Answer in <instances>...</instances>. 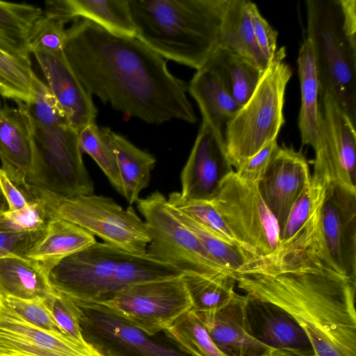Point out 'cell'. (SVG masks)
I'll return each mask as SVG.
<instances>
[{
  "label": "cell",
  "instance_id": "6da1fadb",
  "mask_svg": "<svg viewBox=\"0 0 356 356\" xmlns=\"http://www.w3.org/2000/svg\"><path fill=\"white\" fill-rule=\"evenodd\" d=\"M318 208L271 253L233 273L244 294L289 314L316 356H356V280L341 273L324 243Z\"/></svg>",
  "mask_w": 356,
  "mask_h": 356
},
{
  "label": "cell",
  "instance_id": "7a4b0ae2",
  "mask_svg": "<svg viewBox=\"0 0 356 356\" xmlns=\"http://www.w3.org/2000/svg\"><path fill=\"white\" fill-rule=\"evenodd\" d=\"M66 33L65 56L91 95L147 123L196 122L188 83L138 38L113 34L85 19H76Z\"/></svg>",
  "mask_w": 356,
  "mask_h": 356
},
{
  "label": "cell",
  "instance_id": "3957f363",
  "mask_svg": "<svg viewBox=\"0 0 356 356\" xmlns=\"http://www.w3.org/2000/svg\"><path fill=\"white\" fill-rule=\"evenodd\" d=\"M136 38L164 59L198 70L218 47L227 0H128Z\"/></svg>",
  "mask_w": 356,
  "mask_h": 356
},
{
  "label": "cell",
  "instance_id": "277c9868",
  "mask_svg": "<svg viewBox=\"0 0 356 356\" xmlns=\"http://www.w3.org/2000/svg\"><path fill=\"white\" fill-rule=\"evenodd\" d=\"M155 275L147 255L99 242L62 259L47 271L55 291L82 302L103 300L127 286L152 281Z\"/></svg>",
  "mask_w": 356,
  "mask_h": 356
},
{
  "label": "cell",
  "instance_id": "5b68a950",
  "mask_svg": "<svg viewBox=\"0 0 356 356\" xmlns=\"http://www.w3.org/2000/svg\"><path fill=\"white\" fill-rule=\"evenodd\" d=\"M306 9L319 97L330 94L356 124V35L345 29L339 0H308Z\"/></svg>",
  "mask_w": 356,
  "mask_h": 356
},
{
  "label": "cell",
  "instance_id": "8992f818",
  "mask_svg": "<svg viewBox=\"0 0 356 356\" xmlns=\"http://www.w3.org/2000/svg\"><path fill=\"white\" fill-rule=\"evenodd\" d=\"M285 56V47L277 50L251 97L225 124V144L235 170L276 140L284 124L285 90L293 74Z\"/></svg>",
  "mask_w": 356,
  "mask_h": 356
},
{
  "label": "cell",
  "instance_id": "52a82bcc",
  "mask_svg": "<svg viewBox=\"0 0 356 356\" xmlns=\"http://www.w3.org/2000/svg\"><path fill=\"white\" fill-rule=\"evenodd\" d=\"M54 218L73 222L108 243L127 252L147 253L150 235L131 207L124 209L113 199L102 195L61 198L35 188Z\"/></svg>",
  "mask_w": 356,
  "mask_h": 356
},
{
  "label": "cell",
  "instance_id": "ba28073f",
  "mask_svg": "<svg viewBox=\"0 0 356 356\" xmlns=\"http://www.w3.org/2000/svg\"><path fill=\"white\" fill-rule=\"evenodd\" d=\"M31 126L34 159L27 184L61 198L92 195L94 184L83 161L79 133L68 124Z\"/></svg>",
  "mask_w": 356,
  "mask_h": 356
},
{
  "label": "cell",
  "instance_id": "9c48e42d",
  "mask_svg": "<svg viewBox=\"0 0 356 356\" xmlns=\"http://www.w3.org/2000/svg\"><path fill=\"white\" fill-rule=\"evenodd\" d=\"M211 202L237 243L251 255L268 254L280 244L279 225L258 184L245 181L234 170L221 181Z\"/></svg>",
  "mask_w": 356,
  "mask_h": 356
},
{
  "label": "cell",
  "instance_id": "30bf717a",
  "mask_svg": "<svg viewBox=\"0 0 356 356\" xmlns=\"http://www.w3.org/2000/svg\"><path fill=\"white\" fill-rule=\"evenodd\" d=\"M136 203L150 235L147 253L151 257L174 266L184 274L230 273L172 213L162 193L155 191L145 198H139Z\"/></svg>",
  "mask_w": 356,
  "mask_h": 356
},
{
  "label": "cell",
  "instance_id": "8fae6325",
  "mask_svg": "<svg viewBox=\"0 0 356 356\" xmlns=\"http://www.w3.org/2000/svg\"><path fill=\"white\" fill-rule=\"evenodd\" d=\"M91 303L103 307L150 337L164 331L192 308L181 276L131 285Z\"/></svg>",
  "mask_w": 356,
  "mask_h": 356
},
{
  "label": "cell",
  "instance_id": "7c38bea8",
  "mask_svg": "<svg viewBox=\"0 0 356 356\" xmlns=\"http://www.w3.org/2000/svg\"><path fill=\"white\" fill-rule=\"evenodd\" d=\"M320 136L315 147L312 176L326 186L337 184L356 191V124L327 93L319 97Z\"/></svg>",
  "mask_w": 356,
  "mask_h": 356
},
{
  "label": "cell",
  "instance_id": "4fadbf2b",
  "mask_svg": "<svg viewBox=\"0 0 356 356\" xmlns=\"http://www.w3.org/2000/svg\"><path fill=\"white\" fill-rule=\"evenodd\" d=\"M74 302L84 340L102 356H191L159 343L97 304Z\"/></svg>",
  "mask_w": 356,
  "mask_h": 356
},
{
  "label": "cell",
  "instance_id": "5bb4252c",
  "mask_svg": "<svg viewBox=\"0 0 356 356\" xmlns=\"http://www.w3.org/2000/svg\"><path fill=\"white\" fill-rule=\"evenodd\" d=\"M234 168L228 158L222 131L202 120L181 173V197L211 201L221 181Z\"/></svg>",
  "mask_w": 356,
  "mask_h": 356
},
{
  "label": "cell",
  "instance_id": "9a60e30c",
  "mask_svg": "<svg viewBox=\"0 0 356 356\" xmlns=\"http://www.w3.org/2000/svg\"><path fill=\"white\" fill-rule=\"evenodd\" d=\"M0 356H102L88 343L35 327L0 297Z\"/></svg>",
  "mask_w": 356,
  "mask_h": 356
},
{
  "label": "cell",
  "instance_id": "2e32d148",
  "mask_svg": "<svg viewBox=\"0 0 356 356\" xmlns=\"http://www.w3.org/2000/svg\"><path fill=\"white\" fill-rule=\"evenodd\" d=\"M320 224L332 261L341 273L356 280V191L337 184L327 186Z\"/></svg>",
  "mask_w": 356,
  "mask_h": 356
},
{
  "label": "cell",
  "instance_id": "e0dca14e",
  "mask_svg": "<svg viewBox=\"0 0 356 356\" xmlns=\"http://www.w3.org/2000/svg\"><path fill=\"white\" fill-rule=\"evenodd\" d=\"M310 177L308 163L300 151L279 147L258 186L280 231Z\"/></svg>",
  "mask_w": 356,
  "mask_h": 356
},
{
  "label": "cell",
  "instance_id": "ac0fdd59",
  "mask_svg": "<svg viewBox=\"0 0 356 356\" xmlns=\"http://www.w3.org/2000/svg\"><path fill=\"white\" fill-rule=\"evenodd\" d=\"M31 54L36 58L47 85L70 126L79 133L88 124L95 122L97 109L92 95L71 69L63 51L52 53L35 50Z\"/></svg>",
  "mask_w": 356,
  "mask_h": 356
},
{
  "label": "cell",
  "instance_id": "d6986e66",
  "mask_svg": "<svg viewBox=\"0 0 356 356\" xmlns=\"http://www.w3.org/2000/svg\"><path fill=\"white\" fill-rule=\"evenodd\" d=\"M245 296L246 327L254 338L273 351L315 355L307 336L289 314L271 303Z\"/></svg>",
  "mask_w": 356,
  "mask_h": 356
},
{
  "label": "cell",
  "instance_id": "ffe728a7",
  "mask_svg": "<svg viewBox=\"0 0 356 356\" xmlns=\"http://www.w3.org/2000/svg\"><path fill=\"white\" fill-rule=\"evenodd\" d=\"M34 159L31 122L19 107L0 106L1 168L20 188L26 189Z\"/></svg>",
  "mask_w": 356,
  "mask_h": 356
},
{
  "label": "cell",
  "instance_id": "44dd1931",
  "mask_svg": "<svg viewBox=\"0 0 356 356\" xmlns=\"http://www.w3.org/2000/svg\"><path fill=\"white\" fill-rule=\"evenodd\" d=\"M245 301V296L236 293L220 309L197 314L216 345L227 356H261L273 350L249 333Z\"/></svg>",
  "mask_w": 356,
  "mask_h": 356
},
{
  "label": "cell",
  "instance_id": "7402d4cb",
  "mask_svg": "<svg viewBox=\"0 0 356 356\" xmlns=\"http://www.w3.org/2000/svg\"><path fill=\"white\" fill-rule=\"evenodd\" d=\"M44 5V15L66 23L85 19L113 34L136 37L128 0H50Z\"/></svg>",
  "mask_w": 356,
  "mask_h": 356
},
{
  "label": "cell",
  "instance_id": "603a6c76",
  "mask_svg": "<svg viewBox=\"0 0 356 356\" xmlns=\"http://www.w3.org/2000/svg\"><path fill=\"white\" fill-rule=\"evenodd\" d=\"M188 92L197 102L202 120L222 131L241 107L209 63L196 70L188 84Z\"/></svg>",
  "mask_w": 356,
  "mask_h": 356
},
{
  "label": "cell",
  "instance_id": "cb8c5ba5",
  "mask_svg": "<svg viewBox=\"0 0 356 356\" xmlns=\"http://www.w3.org/2000/svg\"><path fill=\"white\" fill-rule=\"evenodd\" d=\"M92 234L68 220L53 218L42 238L29 251L26 258L38 263L44 270L56 262L96 243Z\"/></svg>",
  "mask_w": 356,
  "mask_h": 356
},
{
  "label": "cell",
  "instance_id": "d4e9b609",
  "mask_svg": "<svg viewBox=\"0 0 356 356\" xmlns=\"http://www.w3.org/2000/svg\"><path fill=\"white\" fill-rule=\"evenodd\" d=\"M99 129L115 155L122 187V195L132 204L139 199L140 191L147 187L156 159L110 128L101 127Z\"/></svg>",
  "mask_w": 356,
  "mask_h": 356
},
{
  "label": "cell",
  "instance_id": "484cf974",
  "mask_svg": "<svg viewBox=\"0 0 356 356\" xmlns=\"http://www.w3.org/2000/svg\"><path fill=\"white\" fill-rule=\"evenodd\" d=\"M297 62L301 92L298 118L301 142L302 145H310L314 149L320 136L321 113L319 81L313 47L307 38L301 44Z\"/></svg>",
  "mask_w": 356,
  "mask_h": 356
},
{
  "label": "cell",
  "instance_id": "4316f807",
  "mask_svg": "<svg viewBox=\"0 0 356 356\" xmlns=\"http://www.w3.org/2000/svg\"><path fill=\"white\" fill-rule=\"evenodd\" d=\"M54 293L36 261L15 255L0 258V297L45 300Z\"/></svg>",
  "mask_w": 356,
  "mask_h": 356
},
{
  "label": "cell",
  "instance_id": "83f0119b",
  "mask_svg": "<svg viewBox=\"0 0 356 356\" xmlns=\"http://www.w3.org/2000/svg\"><path fill=\"white\" fill-rule=\"evenodd\" d=\"M248 0H227L218 48L237 54L265 70L269 63L257 43Z\"/></svg>",
  "mask_w": 356,
  "mask_h": 356
},
{
  "label": "cell",
  "instance_id": "f1b7e54d",
  "mask_svg": "<svg viewBox=\"0 0 356 356\" xmlns=\"http://www.w3.org/2000/svg\"><path fill=\"white\" fill-rule=\"evenodd\" d=\"M43 11L35 5L0 1V49L30 58V37Z\"/></svg>",
  "mask_w": 356,
  "mask_h": 356
},
{
  "label": "cell",
  "instance_id": "f546056e",
  "mask_svg": "<svg viewBox=\"0 0 356 356\" xmlns=\"http://www.w3.org/2000/svg\"><path fill=\"white\" fill-rule=\"evenodd\" d=\"M207 63L216 70L240 106L251 97L264 71L251 61L220 48L216 49Z\"/></svg>",
  "mask_w": 356,
  "mask_h": 356
},
{
  "label": "cell",
  "instance_id": "4dcf8cb0",
  "mask_svg": "<svg viewBox=\"0 0 356 356\" xmlns=\"http://www.w3.org/2000/svg\"><path fill=\"white\" fill-rule=\"evenodd\" d=\"M182 280L192 302L191 310L197 314L216 311L228 304L236 293L232 274H184Z\"/></svg>",
  "mask_w": 356,
  "mask_h": 356
},
{
  "label": "cell",
  "instance_id": "1f68e13d",
  "mask_svg": "<svg viewBox=\"0 0 356 356\" xmlns=\"http://www.w3.org/2000/svg\"><path fill=\"white\" fill-rule=\"evenodd\" d=\"M168 205L172 213L191 231L211 256L232 275L254 257L240 245L207 229L169 204Z\"/></svg>",
  "mask_w": 356,
  "mask_h": 356
},
{
  "label": "cell",
  "instance_id": "d6a6232c",
  "mask_svg": "<svg viewBox=\"0 0 356 356\" xmlns=\"http://www.w3.org/2000/svg\"><path fill=\"white\" fill-rule=\"evenodd\" d=\"M164 332L178 349L191 356H227L216 345L198 314L191 309Z\"/></svg>",
  "mask_w": 356,
  "mask_h": 356
},
{
  "label": "cell",
  "instance_id": "836d02e7",
  "mask_svg": "<svg viewBox=\"0 0 356 356\" xmlns=\"http://www.w3.org/2000/svg\"><path fill=\"white\" fill-rule=\"evenodd\" d=\"M35 74L30 58L18 57L0 49L1 96L17 103L30 102Z\"/></svg>",
  "mask_w": 356,
  "mask_h": 356
},
{
  "label": "cell",
  "instance_id": "e575fe53",
  "mask_svg": "<svg viewBox=\"0 0 356 356\" xmlns=\"http://www.w3.org/2000/svg\"><path fill=\"white\" fill-rule=\"evenodd\" d=\"M78 141L81 152L88 154L96 162L112 186L122 195V187L115 155L95 122L79 132Z\"/></svg>",
  "mask_w": 356,
  "mask_h": 356
},
{
  "label": "cell",
  "instance_id": "d590c367",
  "mask_svg": "<svg viewBox=\"0 0 356 356\" xmlns=\"http://www.w3.org/2000/svg\"><path fill=\"white\" fill-rule=\"evenodd\" d=\"M32 125L49 127L68 124L54 96L47 83L36 74L33 80V96L27 103H17Z\"/></svg>",
  "mask_w": 356,
  "mask_h": 356
},
{
  "label": "cell",
  "instance_id": "8d00e7d4",
  "mask_svg": "<svg viewBox=\"0 0 356 356\" xmlns=\"http://www.w3.org/2000/svg\"><path fill=\"white\" fill-rule=\"evenodd\" d=\"M326 185L321 179L311 175L310 179L293 205L284 227L280 231V240L285 241L294 235L322 205Z\"/></svg>",
  "mask_w": 356,
  "mask_h": 356
},
{
  "label": "cell",
  "instance_id": "74e56055",
  "mask_svg": "<svg viewBox=\"0 0 356 356\" xmlns=\"http://www.w3.org/2000/svg\"><path fill=\"white\" fill-rule=\"evenodd\" d=\"M35 197L16 211H4L0 216V231L34 232L45 229L54 218L44 200L33 187Z\"/></svg>",
  "mask_w": 356,
  "mask_h": 356
},
{
  "label": "cell",
  "instance_id": "f35d334b",
  "mask_svg": "<svg viewBox=\"0 0 356 356\" xmlns=\"http://www.w3.org/2000/svg\"><path fill=\"white\" fill-rule=\"evenodd\" d=\"M167 200L171 207L207 229L238 244L211 201L186 200L181 197L179 192L171 193Z\"/></svg>",
  "mask_w": 356,
  "mask_h": 356
},
{
  "label": "cell",
  "instance_id": "ab89813d",
  "mask_svg": "<svg viewBox=\"0 0 356 356\" xmlns=\"http://www.w3.org/2000/svg\"><path fill=\"white\" fill-rule=\"evenodd\" d=\"M66 24L43 14L36 22L31 34V54L35 50L52 53L63 51L67 38Z\"/></svg>",
  "mask_w": 356,
  "mask_h": 356
},
{
  "label": "cell",
  "instance_id": "60d3db41",
  "mask_svg": "<svg viewBox=\"0 0 356 356\" xmlns=\"http://www.w3.org/2000/svg\"><path fill=\"white\" fill-rule=\"evenodd\" d=\"M44 300L54 321L66 335L78 341L87 343L82 335L78 307L72 299L55 291Z\"/></svg>",
  "mask_w": 356,
  "mask_h": 356
},
{
  "label": "cell",
  "instance_id": "b9f144b4",
  "mask_svg": "<svg viewBox=\"0 0 356 356\" xmlns=\"http://www.w3.org/2000/svg\"><path fill=\"white\" fill-rule=\"evenodd\" d=\"M4 300L15 312L31 325L48 332L66 335L54 321L44 300L13 297H7Z\"/></svg>",
  "mask_w": 356,
  "mask_h": 356
},
{
  "label": "cell",
  "instance_id": "7bdbcfd3",
  "mask_svg": "<svg viewBox=\"0 0 356 356\" xmlns=\"http://www.w3.org/2000/svg\"><path fill=\"white\" fill-rule=\"evenodd\" d=\"M279 147L277 139L270 141L258 152L242 163L234 170L235 172L245 181L259 184Z\"/></svg>",
  "mask_w": 356,
  "mask_h": 356
},
{
  "label": "cell",
  "instance_id": "ee69618b",
  "mask_svg": "<svg viewBox=\"0 0 356 356\" xmlns=\"http://www.w3.org/2000/svg\"><path fill=\"white\" fill-rule=\"evenodd\" d=\"M45 230L0 231V258L12 255L26 258L29 251L42 238Z\"/></svg>",
  "mask_w": 356,
  "mask_h": 356
},
{
  "label": "cell",
  "instance_id": "f6af8a7d",
  "mask_svg": "<svg viewBox=\"0 0 356 356\" xmlns=\"http://www.w3.org/2000/svg\"><path fill=\"white\" fill-rule=\"evenodd\" d=\"M248 10L257 43L266 59L270 63L277 51L278 33L261 15L257 5L250 1L248 3Z\"/></svg>",
  "mask_w": 356,
  "mask_h": 356
},
{
  "label": "cell",
  "instance_id": "bcb514c9",
  "mask_svg": "<svg viewBox=\"0 0 356 356\" xmlns=\"http://www.w3.org/2000/svg\"><path fill=\"white\" fill-rule=\"evenodd\" d=\"M0 191L6 201L9 211L22 209L29 204V199L24 191L11 180L1 168H0Z\"/></svg>",
  "mask_w": 356,
  "mask_h": 356
},
{
  "label": "cell",
  "instance_id": "7dc6e473",
  "mask_svg": "<svg viewBox=\"0 0 356 356\" xmlns=\"http://www.w3.org/2000/svg\"><path fill=\"white\" fill-rule=\"evenodd\" d=\"M8 209V205L5 198L0 191V216L6 210Z\"/></svg>",
  "mask_w": 356,
  "mask_h": 356
},
{
  "label": "cell",
  "instance_id": "c3c4849f",
  "mask_svg": "<svg viewBox=\"0 0 356 356\" xmlns=\"http://www.w3.org/2000/svg\"><path fill=\"white\" fill-rule=\"evenodd\" d=\"M273 353H274L275 356H302V355H292V354H289V353H282V352H277V351H273ZM309 356H316V355H309Z\"/></svg>",
  "mask_w": 356,
  "mask_h": 356
},
{
  "label": "cell",
  "instance_id": "681fc988",
  "mask_svg": "<svg viewBox=\"0 0 356 356\" xmlns=\"http://www.w3.org/2000/svg\"><path fill=\"white\" fill-rule=\"evenodd\" d=\"M261 356H275V355H274V353H273V350H271V351H270V352H268V353H266V354H264V355H263Z\"/></svg>",
  "mask_w": 356,
  "mask_h": 356
},
{
  "label": "cell",
  "instance_id": "f907efd6",
  "mask_svg": "<svg viewBox=\"0 0 356 356\" xmlns=\"http://www.w3.org/2000/svg\"><path fill=\"white\" fill-rule=\"evenodd\" d=\"M1 96V95H0Z\"/></svg>",
  "mask_w": 356,
  "mask_h": 356
}]
</instances>
